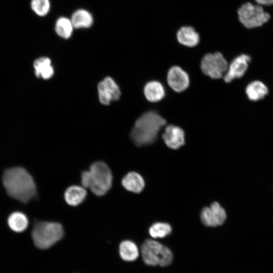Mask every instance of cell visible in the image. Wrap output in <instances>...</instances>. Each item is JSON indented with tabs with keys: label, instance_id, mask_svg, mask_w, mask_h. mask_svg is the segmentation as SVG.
Segmentation results:
<instances>
[{
	"label": "cell",
	"instance_id": "obj_16",
	"mask_svg": "<svg viewBox=\"0 0 273 273\" xmlns=\"http://www.w3.org/2000/svg\"><path fill=\"white\" fill-rule=\"evenodd\" d=\"M144 95L148 101L157 102L165 96V91L162 83L158 81H151L146 84L144 88Z\"/></svg>",
	"mask_w": 273,
	"mask_h": 273
},
{
	"label": "cell",
	"instance_id": "obj_23",
	"mask_svg": "<svg viewBox=\"0 0 273 273\" xmlns=\"http://www.w3.org/2000/svg\"><path fill=\"white\" fill-rule=\"evenodd\" d=\"M172 232L171 225L166 222H157L153 223L149 229L150 235L154 239L164 238Z\"/></svg>",
	"mask_w": 273,
	"mask_h": 273
},
{
	"label": "cell",
	"instance_id": "obj_12",
	"mask_svg": "<svg viewBox=\"0 0 273 273\" xmlns=\"http://www.w3.org/2000/svg\"><path fill=\"white\" fill-rule=\"evenodd\" d=\"M165 145L170 149L177 150L185 144L184 130L174 125H167L162 135Z\"/></svg>",
	"mask_w": 273,
	"mask_h": 273
},
{
	"label": "cell",
	"instance_id": "obj_10",
	"mask_svg": "<svg viewBox=\"0 0 273 273\" xmlns=\"http://www.w3.org/2000/svg\"><path fill=\"white\" fill-rule=\"evenodd\" d=\"M99 99L103 105H108L111 101L119 99L121 92L118 85L110 77H106L98 85Z\"/></svg>",
	"mask_w": 273,
	"mask_h": 273
},
{
	"label": "cell",
	"instance_id": "obj_20",
	"mask_svg": "<svg viewBox=\"0 0 273 273\" xmlns=\"http://www.w3.org/2000/svg\"><path fill=\"white\" fill-rule=\"evenodd\" d=\"M120 257L126 261H133L139 256V250L136 244L130 240L122 241L119 247Z\"/></svg>",
	"mask_w": 273,
	"mask_h": 273
},
{
	"label": "cell",
	"instance_id": "obj_6",
	"mask_svg": "<svg viewBox=\"0 0 273 273\" xmlns=\"http://www.w3.org/2000/svg\"><path fill=\"white\" fill-rule=\"evenodd\" d=\"M238 20L246 28L260 27L270 19V15L265 12L262 6L246 2L241 5L237 11Z\"/></svg>",
	"mask_w": 273,
	"mask_h": 273
},
{
	"label": "cell",
	"instance_id": "obj_7",
	"mask_svg": "<svg viewBox=\"0 0 273 273\" xmlns=\"http://www.w3.org/2000/svg\"><path fill=\"white\" fill-rule=\"evenodd\" d=\"M228 66L226 60L219 52L206 54L203 57L200 63V68L202 72L214 79L223 77Z\"/></svg>",
	"mask_w": 273,
	"mask_h": 273
},
{
	"label": "cell",
	"instance_id": "obj_19",
	"mask_svg": "<svg viewBox=\"0 0 273 273\" xmlns=\"http://www.w3.org/2000/svg\"><path fill=\"white\" fill-rule=\"evenodd\" d=\"M74 28L90 27L93 23L92 15L84 9H78L72 14L70 19Z\"/></svg>",
	"mask_w": 273,
	"mask_h": 273
},
{
	"label": "cell",
	"instance_id": "obj_24",
	"mask_svg": "<svg viewBox=\"0 0 273 273\" xmlns=\"http://www.w3.org/2000/svg\"><path fill=\"white\" fill-rule=\"evenodd\" d=\"M30 5L32 11L41 17L47 15L50 9L49 0H31Z\"/></svg>",
	"mask_w": 273,
	"mask_h": 273
},
{
	"label": "cell",
	"instance_id": "obj_13",
	"mask_svg": "<svg viewBox=\"0 0 273 273\" xmlns=\"http://www.w3.org/2000/svg\"><path fill=\"white\" fill-rule=\"evenodd\" d=\"M175 38L181 45L188 48H194L200 41V35L195 27L185 25L180 26L176 31Z\"/></svg>",
	"mask_w": 273,
	"mask_h": 273
},
{
	"label": "cell",
	"instance_id": "obj_1",
	"mask_svg": "<svg viewBox=\"0 0 273 273\" xmlns=\"http://www.w3.org/2000/svg\"><path fill=\"white\" fill-rule=\"evenodd\" d=\"M3 183L8 194L23 203L28 202L36 196L34 180L23 167H14L7 169L3 176Z\"/></svg>",
	"mask_w": 273,
	"mask_h": 273
},
{
	"label": "cell",
	"instance_id": "obj_14",
	"mask_svg": "<svg viewBox=\"0 0 273 273\" xmlns=\"http://www.w3.org/2000/svg\"><path fill=\"white\" fill-rule=\"evenodd\" d=\"M121 184L125 190L134 193H141L145 186L142 176L135 171H130L125 174L121 180Z\"/></svg>",
	"mask_w": 273,
	"mask_h": 273
},
{
	"label": "cell",
	"instance_id": "obj_9",
	"mask_svg": "<svg viewBox=\"0 0 273 273\" xmlns=\"http://www.w3.org/2000/svg\"><path fill=\"white\" fill-rule=\"evenodd\" d=\"M251 60L250 56L245 54H242L235 57L229 65L228 69L223 76L224 81L229 83L235 79L243 77L248 69Z\"/></svg>",
	"mask_w": 273,
	"mask_h": 273
},
{
	"label": "cell",
	"instance_id": "obj_22",
	"mask_svg": "<svg viewBox=\"0 0 273 273\" xmlns=\"http://www.w3.org/2000/svg\"><path fill=\"white\" fill-rule=\"evenodd\" d=\"M74 29L70 20L65 17H61L56 21L55 30L56 33L64 39L70 38Z\"/></svg>",
	"mask_w": 273,
	"mask_h": 273
},
{
	"label": "cell",
	"instance_id": "obj_2",
	"mask_svg": "<svg viewBox=\"0 0 273 273\" xmlns=\"http://www.w3.org/2000/svg\"><path fill=\"white\" fill-rule=\"evenodd\" d=\"M166 124V120L158 113L148 111L135 122L130 138L138 147L150 145L156 141L159 131Z\"/></svg>",
	"mask_w": 273,
	"mask_h": 273
},
{
	"label": "cell",
	"instance_id": "obj_8",
	"mask_svg": "<svg viewBox=\"0 0 273 273\" xmlns=\"http://www.w3.org/2000/svg\"><path fill=\"white\" fill-rule=\"evenodd\" d=\"M202 223L208 227L222 225L226 219L224 209L217 202H213L209 207L203 208L200 213Z\"/></svg>",
	"mask_w": 273,
	"mask_h": 273
},
{
	"label": "cell",
	"instance_id": "obj_25",
	"mask_svg": "<svg viewBox=\"0 0 273 273\" xmlns=\"http://www.w3.org/2000/svg\"><path fill=\"white\" fill-rule=\"evenodd\" d=\"M92 182L89 170L83 171L81 174V183L83 188H89Z\"/></svg>",
	"mask_w": 273,
	"mask_h": 273
},
{
	"label": "cell",
	"instance_id": "obj_17",
	"mask_svg": "<svg viewBox=\"0 0 273 273\" xmlns=\"http://www.w3.org/2000/svg\"><path fill=\"white\" fill-rule=\"evenodd\" d=\"M245 93L249 100L258 101L263 99L268 94V89L263 82L254 80L247 85Z\"/></svg>",
	"mask_w": 273,
	"mask_h": 273
},
{
	"label": "cell",
	"instance_id": "obj_11",
	"mask_svg": "<svg viewBox=\"0 0 273 273\" xmlns=\"http://www.w3.org/2000/svg\"><path fill=\"white\" fill-rule=\"evenodd\" d=\"M167 81L170 87L177 93L185 90L190 85L189 75L178 66H172L169 69Z\"/></svg>",
	"mask_w": 273,
	"mask_h": 273
},
{
	"label": "cell",
	"instance_id": "obj_18",
	"mask_svg": "<svg viewBox=\"0 0 273 273\" xmlns=\"http://www.w3.org/2000/svg\"><path fill=\"white\" fill-rule=\"evenodd\" d=\"M33 67L35 75L38 77L48 79L54 74V69L51 65V61L48 57H40L35 60Z\"/></svg>",
	"mask_w": 273,
	"mask_h": 273
},
{
	"label": "cell",
	"instance_id": "obj_4",
	"mask_svg": "<svg viewBox=\"0 0 273 273\" xmlns=\"http://www.w3.org/2000/svg\"><path fill=\"white\" fill-rule=\"evenodd\" d=\"M141 253L144 263L150 266H167L173 259V253L168 247L152 239L144 241Z\"/></svg>",
	"mask_w": 273,
	"mask_h": 273
},
{
	"label": "cell",
	"instance_id": "obj_15",
	"mask_svg": "<svg viewBox=\"0 0 273 273\" xmlns=\"http://www.w3.org/2000/svg\"><path fill=\"white\" fill-rule=\"evenodd\" d=\"M87 195L84 188L77 185L68 187L64 193V199L70 206H76L82 203Z\"/></svg>",
	"mask_w": 273,
	"mask_h": 273
},
{
	"label": "cell",
	"instance_id": "obj_5",
	"mask_svg": "<svg viewBox=\"0 0 273 273\" xmlns=\"http://www.w3.org/2000/svg\"><path fill=\"white\" fill-rule=\"evenodd\" d=\"M91 191L98 196L105 195L112 186L113 175L109 166L103 161L93 163L89 167Z\"/></svg>",
	"mask_w": 273,
	"mask_h": 273
},
{
	"label": "cell",
	"instance_id": "obj_21",
	"mask_svg": "<svg viewBox=\"0 0 273 273\" xmlns=\"http://www.w3.org/2000/svg\"><path fill=\"white\" fill-rule=\"evenodd\" d=\"M28 223L27 216L21 212H14L11 213L8 218V224L10 228L17 233L25 231Z\"/></svg>",
	"mask_w": 273,
	"mask_h": 273
},
{
	"label": "cell",
	"instance_id": "obj_3",
	"mask_svg": "<svg viewBox=\"0 0 273 273\" xmlns=\"http://www.w3.org/2000/svg\"><path fill=\"white\" fill-rule=\"evenodd\" d=\"M64 234L63 227L59 222L37 221L32 231V237L37 247L45 249L60 241Z\"/></svg>",
	"mask_w": 273,
	"mask_h": 273
},
{
	"label": "cell",
	"instance_id": "obj_26",
	"mask_svg": "<svg viewBox=\"0 0 273 273\" xmlns=\"http://www.w3.org/2000/svg\"><path fill=\"white\" fill-rule=\"evenodd\" d=\"M257 4L261 6H270L273 5V0H255Z\"/></svg>",
	"mask_w": 273,
	"mask_h": 273
}]
</instances>
